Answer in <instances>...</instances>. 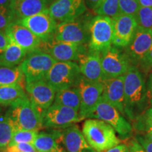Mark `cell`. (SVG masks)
I'll return each instance as SVG.
<instances>
[{
  "instance_id": "6da1fadb",
  "label": "cell",
  "mask_w": 152,
  "mask_h": 152,
  "mask_svg": "<svg viewBox=\"0 0 152 152\" xmlns=\"http://www.w3.org/2000/svg\"><path fill=\"white\" fill-rule=\"evenodd\" d=\"M147 87L143 75L135 66H130L124 75L125 115L134 121L147 110Z\"/></svg>"
},
{
  "instance_id": "7a4b0ae2",
  "label": "cell",
  "mask_w": 152,
  "mask_h": 152,
  "mask_svg": "<svg viewBox=\"0 0 152 152\" xmlns=\"http://www.w3.org/2000/svg\"><path fill=\"white\" fill-rule=\"evenodd\" d=\"M4 114L11 121L15 131H39L44 128L42 115L28 96L9 106Z\"/></svg>"
},
{
  "instance_id": "3957f363",
  "label": "cell",
  "mask_w": 152,
  "mask_h": 152,
  "mask_svg": "<svg viewBox=\"0 0 152 152\" xmlns=\"http://www.w3.org/2000/svg\"><path fill=\"white\" fill-rule=\"evenodd\" d=\"M82 132L91 149L96 152H104L121 143L113 128L101 120L87 119Z\"/></svg>"
},
{
  "instance_id": "277c9868",
  "label": "cell",
  "mask_w": 152,
  "mask_h": 152,
  "mask_svg": "<svg viewBox=\"0 0 152 152\" xmlns=\"http://www.w3.org/2000/svg\"><path fill=\"white\" fill-rule=\"evenodd\" d=\"M87 118L99 119L108 123L122 140H128L132 135V126L124 115L102 97Z\"/></svg>"
},
{
  "instance_id": "5b68a950",
  "label": "cell",
  "mask_w": 152,
  "mask_h": 152,
  "mask_svg": "<svg viewBox=\"0 0 152 152\" xmlns=\"http://www.w3.org/2000/svg\"><path fill=\"white\" fill-rule=\"evenodd\" d=\"M89 51L102 52L113 45V20L106 16H96L89 23Z\"/></svg>"
},
{
  "instance_id": "8992f818",
  "label": "cell",
  "mask_w": 152,
  "mask_h": 152,
  "mask_svg": "<svg viewBox=\"0 0 152 152\" xmlns=\"http://www.w3.org/2000/svg\"><path fill=\"white\" fill-rule=\"evenodd\" d=\"M56 62L53 57L42 51L28 52L20 64L26 83L45 80L49 70Z\"/></svg>"
},
{
  "instance_id": "52a82bcc",
  "label": "cell",
  "mask_w": 152,
  "mask_h": 152,
  "mask_svg": "<svg viewBox=\"0 0 152 152\" xmlns=\"http://www.w3.org/2000/svg\"><path fill=\"white\" fill-rule=\"evenodd\" d=\"M81 75L76 62L56 61L49 70L45 80L58 91L75 87Z\"/></svg>"
},
{
  "instance_id": "ba28073f",
  "label": "cell",
  "mask_w": 152,
  "mask_h": 152,
  "mask_svg": "<svg viewBox=\"0 0 152 152\" xmlns=\"http://www.w3.org/2000/svg\"><path fill=\"white\" fill-rule=\"evenodd\" d=\"M42 120L44 128L62 130L80 122L83 118L76 110L53 103L43 114Z\"/></svg>"
},
{
  "instance_id": "9c48e42d",
  "label": "cell",
  "mask_w": 152,
  "mask_h": 152,
  "mask_svg": "<svg viewBox=\"0 0 152 152\" xmlns=\"http://www.w3.org/2000/svg\"><path fill=\"white\" fill-rule=\"evenodd\" d=\"M75 87L80 97L79 113L83 119L87 118L102 98L104 85L102 82L90 81L81 75Z\"/></svg>"
},
{
  "instance_id": "30bf717a",
  "label": "cell",
  "mask_w": 152,
  "mask_h": 152,
  "mask_svg": "<svg viewBox=\"0 0 152 152\" xmlns=\"http://www.w3.org/2000/svg\"><path fill=\"white\" fill-rule=\"evenodd\" d=\"M39 50L49 54L56 61H77L79 56L87 52L84 45L56 40L53 37L42 41Z\"/></svg>"
},
{
  "instance_id": "8fae6325",
  "label": "cell",
  "mask_w": 152,
  "mask_h": 152,
  "mask_svg": "<svg viewBox=\"0 0 152 152\" xmlns=\"http://www.w3.org/2000/svg\"><path fill=\"white\" fill-rule=\"evenodd\" d=\"M104 80L124 75L130 66V59L115 47H110L101 52Z\"/></svg>"
},
{
  "instance_id": "7c38bea8",
  "label": "cell",
  "mask_w": 152,
  "mask_h": 152,
  "mask_svg": "<svg viewBox=\"0 0 152 152\" xmlns=\"http://www.w3.org/2000/svg\"><path fill=\"white\" fill-rule=\"evenodd\" d=\"M26 91L30 102L42 115L54 103L56 91L45 80L26 83Z\"/></svg>"
},
{
  "instance_id": "4fadbf2b",
  "label": "cell",
  "mask_w": 152,
  "mask_h": 152,
  "mask_svg": "<svg viewBox=\"0 0 152 152\" xmlns=\"http://www.w3.org/2000/svg\"><path fill=\"white\" fill-rule=\"evenodd\" d=\"M28 28L42 41H47L54 37L57 23L48 9L28 18L16 21Z\"/></svg>"
},
{
  "instance_id": "5bb4252c",
  "label": "cell",
  "mask_w": 152,
  "mask_h": 152,
  "mask_svg": "<svg viewBox=\"0 0 152 152\" xmlns=\"http://www.w3.org/2000/svg\"><path fill=\"white\" fill-rule=\"evenodd\" d=\"M85 0H54L48 11L55 20L62 22L73 21L86 11Z\"/></svg>"
},
{
  "instance_id": "9a60e30c",
  "label": "cell",
  "mask_w": 152,
  "mask_h": 152,
  "mask_svg": "<svg viewBox=\"0 0 152 152\" xmlns=\"http://www.w3.org/2000/svg\"><path fill=\"white\" fill-rule=\"evenodd\" d=\"M88 26L75 20L60 23L57 24L54 37L58 41L83 45L90 39Z\"/></svg>"
},
{
  "instance_id": "2e32d148",
  "label": "cell",
  "mask_w": 152,
  "mask_h": 152,
  "mask_svg": "<svg viewBox=\"0 0 152 152\" xmlns=\"http://www.w3.org/2000/svg\"><path fill=\"white\" fill-rule=\"evenodd\" d=\"M113 20L114 28L113 45L117 48L127 47L132 41L138 26L135 17L121 14Z\"/></svg>"
},
{
  "instance_id": "e0dca14e",
  "label": "cell",
  "mask_w": 152,
  "mask_h": 152,
  "mask_svg": "<svg viewBox=\"0 0 152 152\" xmlns=\"http://www.w3.org/2000/svg\"><path fill=\"white\" fill-rule=\"evenodd\" d=\"M11 41L16 44L28 53L39 50L42 40L23 25L12 23L5 30Z\"/></svg>"
},
{
  "instance_id": "ac0fdd59",
  "label": "cell",
  "mask_w": 152,
  "mask_h": 152,
  "mask_svg": "<svg viewBox=\"0 0 152 152\" xmlns=\"http://www.w3.org/2000/svg\"><path fill=\"white\" fill-rule=\"evenodd\" d=\"M152 45V30L137 26L132 41L126 47L129 59L142 63Z\"/></svg>"
},
{
  "instance_id": "d6986e66",
  "label": "cell",
  "mask_w": 152,
  "mask_h": 152,
  "mask_svg": "<svg viewBox=\"0 0 152 152\" xmlns=\"http://www.w3.org/2000/svg\"><path fill=\"white\" fill-rule=\"evenodd\" d=\"M77 61L81 75L85 79L92 82H102L104 75L100 52L89 51L80 55Z\"/></svg>"
},
{
  "instance_id": "ffe728a7",
  "label": "cell",
  "mask_w": 152,
  "mask_h": 152,
  "mask_svg": "<svg viewBox=\"0 0 152 152\" xmlns=\"http://www.w3.org/2000/svg\"><path fill=\"white\" fill-rule=\"evenodd\" d=\"M104 91L102 97L125 115L124 75L102 80Z\"/></svg>"
},
{
  "instance_id": "44dd1931",
  "label": "cell",
  "mask_w": 152,
  "mask_h": 152,
  "mask_svg": "<svg viewBox=\"0 0 152 152\" xmlns=\"http://www.w3.org/2000/svg\"><path fill=\"white\" fill-rule=\"evenodd\" d=\"M39 132L33 146L37 152H66L63 145L61 130L49 129Z\"/></svg>"
},
{
  "instance_id": "7402d4cb",
  "label": "cell",
  "mask_w": 152,
  "mask_h": 152,
  "mask_svg": "<svg viewBox=\"0 0 152 152\" xmlns=\"http://www.w3.org/2000/svg\"><path fill=\"white\" fill-rule=\"evenodd\" d=\"M48 0H12L10 9L16 21L48 9Z\"/></svg>"
},
{
  "instance_id": "603a6c76",
  "label": "cell",
  "mask_w": 152,
  "mask_h": 152,
  "mask_svg": "<svg viewBox=\"0 0 152 152\" xmlns=\"http://www.w3.org/2000/svg\"><path fill=\"white\" fill-rule=\"evenodd\" d=\"M61 140L66 152H85L91 148L76 125L62 129Z\"/></svg>"
},
{
  "instance_id": "cb8c5ba5",
  "label": "cell",
  "mask_w": 152,
  "mask_h": 152,
  "mask_svg": "<svg viewBox=\"0 0 152 152\" xmlns=\"http://www.w3.org/2000/svg\"><path fill=\"white\" fill-rule=\"evenodd\" d=\"M27 54L25 49L10 40L4 52L0 54V66L14 67L19 66Z\"/></svg>"
},
{
  "instance_id": "d4e9b609",
  "label": "cell",
  "mask_w": 152,
  "mask_h": 152,
  "mask_svg": "<svg viewBox=\"0 0 152 152\" xmlns=\"http://www.w3.org/2000/svg\"><path fill=\"white\" fill-rule=\"evenodd\" d=\"M25 87L21 85L0 86V105L9 107L18 101L28 97Z\"/></svg>"
},
{
  "instance_id": "484cf974",
  "label": "cell",
  "mask_w": 152,
  "mask_h": 152,
  "mask_svg": "<svg viewBox=\"0 0 152 152\" xmlns=\"http://www.w3.org/2000/svg\"><path fill=\"white\" fill-rule=\"evenodd\" d=\"M54 103L72 108L79 112L80 108V97L75 87L56 91Z\"/></svg>"
},
{
  "instance_id": "4316f807",
  "label": "cell",
  "mask_w": 152,
  "mask_h": 152,
  "mask_svg": "<svg viewBox=\"0 0 152 152\" xmlns=\"http://www.w3.org/2000/svg\"><path fill=\"white\" fill-rule=\"evenodd\" d=\"M25 77L20 65L14 67L0 66V86L21 85L26 86Z\"/></svg>"
},
{
  "instance_id": "83f0119b",
  "label": "cell",
  "mask_w": 152,
  "mask_h": 152,
  "mask_svg": "<svg viewBox=\"0 0 152 152\" xmlns=\"http://www.w3.org/2000/svg\"><path fill=\"white\" fill-rule=\"evenodd\" d=\"M15 130L5 114L0 115V151L9 147Z\"/></svg>"
},
{
  "instance_id": "f1b7e54d",
  "label": "cell",
  "mask_w": 152,
  "mask_h": 152,
  "mask_svg": "<svg viewBox=\"0 0 152 152\" xmlns=\"http://www.w3.org/2000/svg\"><path fill=\"white\" fill-rule=\"evenodd\" d=\"M93 11L97 16L115 18L121 14L119 8V0H102Z\"/></svg>"
},
{
  "instance_id": "f546056e",
  "label": "cell",
  "mask_w": 152,
  "mask_h": 152,
  "mask_svg": "<svg viewBox=\"0 0 152 152\" xmlns=\"http://www.w3.org/2000/svg\"><path fill=\"white\" fill-rule=\"evenodd\" d=\"M39 131L36 130H16L14 133L9 146L18 143H28L33 144L38 135Z\"/></svg>"
},
{
  "instance_id": "4dcf8cb0",
  "label": "cell",
  "mask_w": 152,
  "mask_h": 152,
  "mask_svg": "<svg viewBox=\"0 0 152 152\" xmlns=\"http://www.w3.org/2000/svg\"><path fill=\"white\" fill-rule=\"evenodd\" d=\"M135 19L138 26L152 30V7H140Z\"/></svg>"
},
{
  "instance_id": "1f68e13d",
  "label": "cell",
  "mask_w": 152,
  "mask_h": 152,
  "mask_svg": "<svg viewBox=\"0 0 152 152\" xmlns=\"http://www.w3.org/2000/svg\"><path fill=\"white\" fill-rule=\"evenodd\" d=\"M140 7L138 0H119V8L121 14L135 17Z\"/></svg>"
},
{
  "instance_id": "d6a6232c",
  "label": "cell",
  "mask_w": 152,
  "mask_h": 152,
  "mask_svg": "<svg viewBox=\"0 0 152 152\" xmlns=\"http://www.w3.org/2000/svg\"><path fill=\"white\" fill-rule=\"evenodd\" d=\"M14 22H16V20L11 9L0 6V31L5 32L6 29Z\"/></svg>"
},
{
  "instance_id": "836d02e7",
  "label": "cell",
  "mask_w": 152,
  "mask_h": 152,
  "mask_svg": "<svg viewBox=\"0 0 152 152\" xmlns=\"http://www.w3.org/2000/svg\"><path fill=\"white\" fill-rule=\"evenodd\" d=\"M133 127L139 132L144 133L152 132V118L141 115L133 121Z\"/></svg>"
},
{
  "instance_id": "e575fe53",
  "label": "cell",
  "mask_w": 152,
  "mask_h": 152,
  "mask_svg": "<svg viewBox=\"0 0 152 152\" xmlns=\"http://www.w3.org/2000/svg\"><path fill=\"white\" fill-rule=\"evenodd\" d=\"M134 138L140 144V145L143 147V149L145 150L146 152H152V141L148 140L147 138H146L142 134L137 135Z\"/></svg>"
},
{
  "instance_id": "d590c367",
  "label": "cell",
  "mask_w": 152,
  "mask_h": 152,
  "mask_svg": "<svg viewBox=\"0 0 152 152\" xmlns=\"http://www.w3.org/2000/svg\"><path fill=\"white\" fill-rule=\"evenodd\" d=\"M130 152H146L135 138L130 140L127 145Z\"/></svg>"
},
{
  "instance_id": "8d00e7d4",
  "label": "cell",
  "mask_w": 152,
  "mask_h": 152,
  "mask_svg": "<svg viewBox=\"0 0 152 152\" xmlns=\"http://www.w3.org/2000/svg\"><path fill=\"white\" fill-rule=\"evenodd\" d=\"M11 146H14L20 152H37L33 144L28 143H18Z\"/></svg>"
},
{
  "instance_id": "74e56055",
  "label": "cell",
  "mask_w": 152,
  "mask_h": 152,
  "mask_svg": "<svg viewBox=\"0 0 152 152\" xmlns=\"http://www.w3.org/2000/svg\"><path fill=\"white\" fill-rule=\"evenodd\" d=\"M10 42V39L7 37L5 32L0 31V54L4 52Z\"/></svg>"
},
{
  "instance_id": "f35d334b",
  "label": "cell",
  "mask_w": 152,
  "mask_h": 152,
  "mask_svg": "<svg viewBox=\"0 0 152 152\" xmlns=\"http://www.w3.org/2000/svg\"><path fill=\"white\" fill-rule=\"evenodd\" d=\"M104 152H130L129 148L126 144H119L115 147L111 148V149L106 150Z\"/></svg>"
},
{
  "instance_id": "ab89813d",
  "label": "cell",
  "mask_w": 152,
  "mask_h": 152,
  "mask_svg": "<svg viewBox=\"0 0 152 152\" xmlns=\"http://www.w3.org/2000/svg\"><path fill=\"white\" fill-rule=\"evenodd\" d=\"M142 63L147 68H152V45L150 47L149 52H147V54L144 56Z\"/></svg>"
},
{
  "instance_id": "60d3db41",
  "label": "cell",
  "mask_w": 152,
  "mask_h": 152,
  "mask_svg": "<svg viewBox=\"0 0 152 152\" xmlns=\"http://www.w3.org/2000/svg\"><path fill=\"white\" fill-rule=\"evenodd\" d=\"M147 95L148 103L150 104L151 107H152V73L150 75L148 84L147 87Z\"/></svg>"
},
{
  "instance_id": "b9f144b4",
  "label": "cell",
  "mask_w": 152,
  "mask_h": 152,
  "mask_svg": "<svg viewBox=\"0 0 152 152\" xmlns=\"http://www.w3.org/2000/svg\"><path fill=\"white\" fill-rule=\"evenodd\" d=\"M102 1V0H85V4H86V7L87 6L89 8L91 9L93 11L99 4Z\"/></svg>"
},
{
  "instance_id": "7bdbcfd3",
  "label": "cell",
  "mask_w": 152,
  "mask_h": 152,
  "mask_svg": "<svg viewBox=\"0 0 152 152\" xmlns=\"http://www.w3.org/2000/svg\"><path fill=\"white\" fill-rule=\"evenodd\" d=\"M140 7H152V0H138Z\"/></svg>"
},
{
  "instance_id": "ee69618b",
  "label": "cell",
  "mask_w": 152,
  "mask_h": 152,
  "mask_svg": "<svg viewBox=\"0 0 152 152\" xmlns=\"http://www.w3.org/2000/svg\"><path fill=\"white\" fill-rule=\"evenodd\" d=\"M12 0H0V6L10 8V6Z\"/></svg>"
},
{
  "instance_id": "f6af8a7d",
  "label": "cell",
  "mask_w": 152,
  "mask_h": 152,
  "mask_svg": "<svg viewBox=\"0 0 152 152\" xmlns=\"http://www.w3.org/2000/svg\"><path fill=\"white\" fill-rule=\"evenodd\" d=\"M142 115H144V116L150 118H152V107L149 108L144 111V113L142 114Z\"/></svg>"
},
{
  "instance_id": "bcb514c9",
  "label": "cell",
  "mask_w": 152,
  "mask_h": 152,
  "mask_svg": "<svg viewBox=\"0 0 152 152\" xmlns=\"http://www.w3.org/2000/svg\"><path fill=\"white\" fill-rule=\"evenodd\" d=\"M144 137H145L146 138H147L148 140H151L152 141V132H147V133H144V134H142Z\"/></svg>"
},
{
  "instance_id": "7dc6e473",
  "label": "cell",
  "mask_w": 152,
  "mask_h": 152,
  "mask_svg": "<svg viewBox=\"0 0 152 152\" xmlns=\"http://www.w3.org/2000/svg\"><path fill=\"white\" fill-rule=\"evenodd\" d=\"M3 113V107L0 105V115H1Z\"/></svg>"
},
{
  "instance_id": "c3c4849f",
  "label": "cell",
  "mask_w": 152,
  "mask_h": 152,
  "mask_svg": "<svg viewBox=\"0 0 152 152\" xmlns=\"http://www.w3.org/2000/svg\"><path fill=\"white\" fill-rule=\"evenodd\" d=\"M85 152H96V151H94V150L93 149H90V150H87V151H86Z\"/></svg>"
},
{
  "instance_id": "681fc988",
  "label": "cell",
  "mask_w": 152,
  "mask_h": 152,
  "mask_svg": "<svg viewBox=\"0 0 152 152\" xmlns=\"http://www.w3.org/2000/svg\"></svg>"
},
{
  "instance_id": "f907efd6",
  "label": "cell",
  "mask_w": 152,
  "mask_h": 152,
  "mask_svg": "<svg viewBox=\"0 0 152 152\" xmlns=\"http://www.w3.org/2000/svg\"><path fill=\"white\" fill-rule=\"evenodd\" d=\"M0 152H1V151H0Z\"/></svg>"
},
{
  "instance_id": "816d5d0a",
  "label": "cell",
  "mask_w": 152,
  "mask_h": 152,
  "mask_svg": "<svg viewBox=\"0 0 152 152\" xmlns=\"http://www.w3.org/2000/svg\"></svg>"
}]
</instances>
